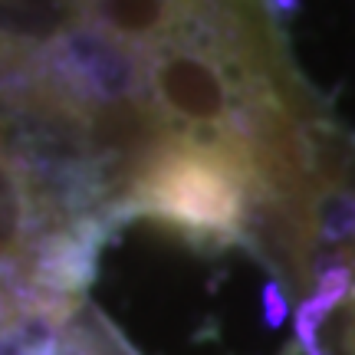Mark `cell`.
I'll list each match as a JSON object with an SVG mask.
<instances>
[{"instance_id": "2", "label": "cell", "mask_w": 355, "mask_h": 355, "mask_svg": "<svg viewBox=\"0 0 355 355\" xmlns=\"http://www.w3.org/2000/svg\"><path fill=\"white\" fill-rule=\"evenodd\" d=\"M296 339L303 355H355V198L329 217L313 277L300 293Z\"/></svg>"}, {"instance_id": "3", "label": "cell", "mask_w": 355, "mask_h": 355, "mask_svg": "<svg viewBox=\"0 0 355 355\" xmlns=\"http://www.w3.org/2000/svg\"><path fill=\"white\" fill-rule=\"evenodd\" d=\"M53 355H139L122 332L102 316L96 306L83 303L63 326Z\"/></svg>"}, {"instance_id": "1", "label": "cell", "mask_w": 355, "mask_h": 355, "mask_svg": "<svg viewBox=\"0 0 355 355\" xmlns=\"http://www.w3.org/2000/svg\"><path fill=\"white\" fill-rule=\"evenodd\" d=\"M152 43H128L86 17H73L46 43H40V69L83 109L152 96L148 89Z\"/></svg>"}]
</instances>
